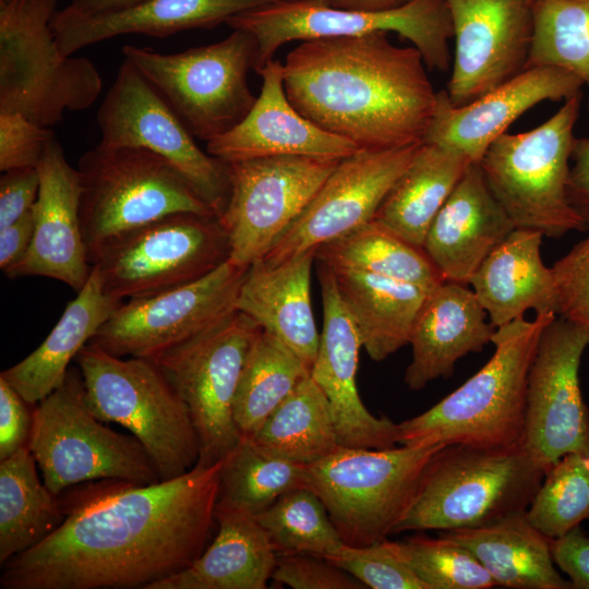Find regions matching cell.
I'll list each match as a JSON object with an SVG mask.
<instances>
[{
	"instance_id": "cell-1",
	"label": "cell",
	"mask_w": 589,
	"mask_h": 589,
	"mask_svg": "<svg viewBox=\"0 0 589 589\" xmlns=\"http://www.w3.org/2000/svg\"><path fill=\"white\" fill-rule=\"evenodd\" d=\"M220 462L167 481L100 479L58 494L63 522L2 564L1 589H151L189 567L216 524Z\"/></svg>"
},
{
	"instance_id": "cell-2",
	"label": "cell",
	"mask_w": 589,
	"mask_h": 589,
	"mask_svg": "<svg viewBox=\"0 0 589 589\" xmlns=\"http://www.w3.org/2000/svg\"><path fill=\"white\" fill-rule=\"evenodd\" d=\"M416 47L377 32L302 41L284 63L292 106L323 130L361 151L423 142L437 92Z\"/></svg>"
},
{
	"instance_id": "cell-3",
	"label": "cell",
	"mask_w": 589,
	"mask_h": 589,
	"mask_svg": "<svg viewBox=\"0 0 589 589\" xmlns=\"http://www.w3.org/2000/svg\"><path fill=\"white\" fill-rule=\"evenodd\" d=\"M556 316L538 313L495 328L490 360L433 407L398 423V444L521 446L529 369L544 327Z\"/></svg>"
},
{
	"instance_id": "cell-4",
	"label": "cell",
	"mask_w": 589,
	"mask_h": 589,
	"mask_svg": "<svg viewBox=\"0 0 589 589\" xmlns=\"http://www.w3.org/2000/svg\"><path fill=\"white\" fill-rule=\"evenodd\" d=\"M543 477L522 446L445 445L430 460L394 534L473 529L524 514Z\"/></svg>"
},
{
	"instance_id": "cell-5",
	"label": "cell",
	"mask_w": 589,
	"mask_h": 589,
	"mask_svg": "<svg viewBox=\"0 0 589 589\" xmlns=\"http://www.w3.org/2000/svg\"><path fill=\"white\" fill-rule=\"evenodd\" d=\"M75 360L94 414L130 431L156 464L160 481L196 465L200 444L188 407L154 361L116 357L92 344Z\"/></svg>"
},
{
	"instance_id": "cell-6",
	"label": "cell",
	"mask_w": 589,
	"mask_h": 589,
	"mask_svg": "<svg viewBox=\"0 0 589 589\" xmlns=\"http://www.w3.org/2000/svg\"><path fill=\"white\" fill-rule=\"evenodd\" d=\"M58 1L0 3V111L47 128L87 109L103 88L91 60L60 52L51 25Z\"/></svg>"
},
{
	"instance_id": "cell-7",
	"label": "cell",
	"mask_w": 589,
	"mask_h": 589,
	"mask_svg": "<svg viewBox=\"0 0 589 589\" xmlns=\"http://www.w3.org/2000/svg\"><path fill=\"white\" fill-rule=\"evenodd\" d=\"M444 446L378 449L338 445L305 466L308 486L324 503L345 544L370 545L394 534L430 460Z\"/></svg>"
},
{
	"instance_id": "cell-8",
	"label": "cell",
	"mask_w": 589,
	"mask_h": 589,
	"mask_svg": "<svg viewBox=\"0 0 589 589\" xmlns=\"http://www.w3.org/2000/svg\"><path fill=\"white\" fill-rule=\"evenodd\" d=\"M80 218L89 262L107 244L178 213L215 215L187 179L159 155L98 144L79 159Z\"/></svg>"
},
{
	"instance_id": "cell-9",
	"label": "cell",
	"mask_w": 589,
	"mask_h": 589,
	"mask_svg": "<svg viewBox=\"0 0 589 589\" xmlns=\"http://www.w3.org/2000/svg\"><path fill=\"white\" fill-rule=\"evenodd\" d=\"M580 96L566 99L532 130L502 134L479 161L489 189L516 228L550 238L589 228L566 191Z\"/></svg>"
},
{
	"instance_id": "cell-10",
	"label": "cell",
	"mask_w": 589,
	"mask_h": 589,
	"mask_svg": "<svg viewBox=\"0 0 589 589\" xmlns=\"http://www.w3.org/2000/svg\"><path fill=\"white\" fill-rule=\"evenodd\" d=\"M27 447L55 494L86 481H160L156 464L134 436L104 424L92 411L82 373L71 365L63 383L35 405Z\"/></svg>"
},
{
	"instance_id": "cell-11",
	"label": "cell",
	"mask_w": 589,
	"mask_h": 589,
	"mask_svg": "<svg viewBox=\"0 0 589 589\" xmlns=\"http://www.w3.org/2000/svg\"><path fill=\"white\" fill-rule=\"evenodd\" d=\"M122 52L191 134L206 143L240 123L255 103L247 76L254 69L256 41L245 31L178 53L132 45Z\"/></svg>"
},
{
	"instance_id": "cell-12",
	"label": "cell",
	"mask_w": 589,
	"mask_h": 589,
	"mask_svg": "<svg viewBox=\"0 0 589 589\" xmlns=\"http://www.w3.org/2000/svg\"><path fill=\"white\" fill-rule=\"evenodd\" d=\"M226 23L255 38V72L289 41L377 32L396 33L409 40L431 70L447 71L450 64L448 40L454 31L446 0H410L383 11L334 9L315 0H275Z\"/></svg>"
},
{
	"instance_id": "cell-13",
	"label": "cell",
	"mask_w": 589,
	"mask_h": 589,
	"mask_svg": "<svg viewBox=\"0 0 589 589\" xmlns=\"http://www.w3.org/2000/svg\"><path fill=\"white\" fill-rule=\"evenodd\" d=\"M229 253L217 216L178 213L121 236L91 264L105 293L123 302L197 280L228 261Z\"/></svg>"
},
{
	"instance_id": "cell-14",
	"label": "cell",
	"mask_w": 589,
	"mask_h": 589,
	"mask_svg": "<svg viewBox=\"0 0 589 589\" xmlns=\"http://www.w3.org/2000/svg\"><path fill=\"white\" fill-rule=\"evenodd\" d=\"M261 329L237 310L209 329L149 359L188 407L200 444L199 464L220 462L241 440L233 400L247 356Z\"/></svg>"
},
{
	"instance_id": "cell-15",
	"label": "cell",
	"mask_w": 589,
	"mask_h": 589,
	"mask_svg": "<svg viewBox=\"0 0 589 589\" xmlns=\"http://www.w3.org/2000/svg\"><path fill=\"white\" fill-rule=\"evenodd\" d=\"M340 160L273 156L226 163L229 197L218 219L229 261L248 268L264 259Z\"/></svg>"
},
{
	"instance_id": "cell-16",
	"label": "cell",
	"mask_w": 589,
	"mask_h": 589,
	"mask_svg": "<svg viewBox=\"0 0 589 589\" xmlns=\"http://www.w3.org/2000/svg\"><path fill=\"white\" fill-rule=\"evenodd\" d=\"M100 144L153 152L172 165L217 217L229 197L226 163L203 152L158 92L124 59L98 113Z\"/></svg>"
},
{
	"instance_id": "cell-17",
	"label": "cell",
	"mask_w": 589,
	"mask_h": 589,
	"mask_svg": "<svg viewBox=\"0 0 589 589\" xmlns=\"http://www.w3.org/2000/svg\"><path fill=\"white\" fill-rule=\"evenodd\" d=\"M248 268L228 260L192 283L123 301L88 344L116 357L154 359L236 312Z\"/></svg>"
},
{
	"instance_id": "cell-18",
	"label": "cell",
	"mask_w": 589,
	"mask_h": 589,
	"mask_svg": "<svg viewBox=\"0 0 589 589\" xmlns=\"http://www.w3.org/2000/svg\"><path fill=\"white\" fill-rule=\"evenodd\" d=\"M589 332L557 315L543 329L527 382L521 446L544 471L568 453L589 456V408L579 368Z\"/></svg>"
},
{
	"instance_id": "cell-19",
	"label": "cell",
	"mask_w": 589,
	"mask_h": 589,
	"mask_svg": "<svg viewBox=\"0 0 589 589\" xmlns=\"http://www.w3.org/2000/svg\"><path fill=\"white\" fill-rule=\"evenodd\" d=\"M419 144L359 151L342 158L263 261L278 264L339 238L374 218Z\"/></svg>"
},
{
	"instance_id": "cell-20",
	"label": "cell",
	"mask_w": 589,
	"mask_h": 589,
	"mask_svg": "<svg viewBox=\"0 0 589 589\" xmlns=\"http://www.w3.org/2000/svg\"><path fill=\"white\" fill-rule=\"evenodd\" d=\"M534 0H446L455 38L448 98L458 107L526 69Z\"/></svg>"
},
{
	"instance_id": "cell-21",
	"label": "cell",
	"mask_w": 589,
	"mask_h": 589,
	"mask_svg": "<svg viewBox=\"0 0 589 589\" xmlns=\"http://www.w3.org/2000/svg\"><path fill=\"white\" fill-rule=\"evenodd\" d=\"M317 278L323 328L310 375L328 399L338 443L349 447H394L398 444V424L373 416L359 396L357 371L362 342L339 296L333 271L318 262Z\"/></svg>"
},
{
	"instance_id": "cell-22",
	"label": "cell",
	"mask_w": 589,
	"mask_h": 589,
	"mask_svg": "<svg viewBox=\"0 0 589 589\" xmlns=\"http://www.w3.org/2000/svg\"><path fill=\"white\" fill-rule=\"evenodd\" d=\"M39 192L33 212L35 229L26 254L3 274L11 279L40 276L79 292L93 266L82 235L81 177L53 137L36 166Z\"/></svg>"
},
{
	"instance_id": "cell-23",
	"label": "cell",
	"mask_w": 589,
	"mask_h": 589,
	"mask_svg": "<svg viewBox=\"0 0 589 589\" xmlns=\"http://www.w3.org/2000/svg\"><path fill=\"white\" fill-rule=\"evenodd\" d=\"M582 85L578 77L561 69L533 67L462 106H453L447 91H438L423 142L479 163L489 146L522 113L545 100H566L579 94Z\"/></svg>"
},
{
	"instance_id": "cell-24",
	"label": "cell",
	"mask_w": 589,
	"mask_h": 589,
	"mask_svg": "<svg viewBox=\"0 0 589 589\" xmlns=\"http://www.w3.org/2000/svg\"><path fill=\"white\" fill-rule=\"evenodd\" d=\"M257 73L263 79L260 96L240 123L207 142L209 155L231 163L273 156L342 159L361 151L323 130L292 106L279 60H269Z\"/></svg>"
},
{
	"instance_id": "cell-25",
	"label": "cell",
	"mask_w": 589,
	"mask_h": 589,
	"mask_svg": "<svg viewBox=\"0 0 589 589\" xmlns=\"http://www.w3.org/2000/svg\"><path fill=\"white\" fill-rule=\"evenodd\" d=\"M516 228L471 163L433 219L423 249L445 281L468 285L483 260Z\"/></svg>"
},
{
	"instance_id": "cell-26",
	"label": "cell",
	"mask_w": 589,
	"mask_h": 589,
	"mask_svg": "<svg viewBox=\"0 0 589 589\" xmlns=\"http://www.w3.org/2000/svg\"><path fill=\"white\" fill-rule=\"evenodd\" d=\"M469 285L443 281L428 291L417 315L410 342L412 359L405 383L420 390L449 377L456 362L490 344L495 327Z\"/></svg>"
},
{
	"instance_id": "cell-27",
	"label": "cell",
	"mask_w": 589,
	"mask_h": 589,
	"mask_svg": "<svg viewBox=\"0 0 589 589\" xmlns=\"http://www.w3.org/2000/svg\"><path fill=\"white\" fill-rule=\"evenodd\" d=\"M314 261L315 251L278 264L260 260L248 268L237 299V310L284 342L310 372L321 336L311 301Z\"/></svg>"
},
{
	"instance_id": "cell-28",
	"label": "cell",
	"mask_w": 589,
	"mask_h": 589,
	"mask_svg": "<svg viewBox=\"0 0 589 589\" xmlns=\"http://www.w3.org/2000/svg\"><path fill=\"white\" fill-rule=\"evenodd\" d=\"M543 237L537 230L515 228L471 276L468 285L495 328L530 309L558 315L554 275L541 257Z\"/></svg>"
},
{
	"instance_id": "cell-29",
	"label": "cell",
	"mask_w": 589,
	"mask_h": 589,
	"mask_svg": "<svg viewBox=\"0 0 589 589\" xmlns=\"http://www.w3.org/2000/svg\"><path fill=\"white\" fill-rule=\"evenodd\" d=\"M275 0H146L121 11L68 17L56 12L51 25L63 56L125 34L153 37L192 28H211L230 17Z\"/></svg>"
},
{
	"instance_id": "cell-30",
	"label": "cell",
	"mask_w": 589,
	"mask_h": 589,
	"mask_svg": "<svg viewBox=\"0 0 589 589\" xmlns=\"http://www.w3.org/2000/svg\"><path fill=\"white\" fill-rule=\"evenodd\" d=\"M217 533L213 542L185 569L151 589H266L277 552L256 518L215 509Z\"/></svg>"
},
{
	"instance_id": "cell-31",
	"label": "cell",
	"mask_w": 589,
	"mask_h": 589,
	"mask_svg": "<svg viewBox=\"0 0 589 589\" xmlns=\"http://www.w3.org/2000/svg\"><path fill=\"white\" fill-rule=\"evenodd\" d=\"M121 302L107 296L96 269L65 306L46 339L31 354L1 372L29 405H36L64 381L72 360L96 335Z\"/></svg>"
},
{
	"instance_id": "cell-32",
	"label": "cell",
	"mask_w": 589,
	"mask_h": 589,
	"mask_svg": "<svg viewBox=\"0 0 589 589\" xmlns=\"http://www.w3.org/2000/svg\"><path fill=\"white\" fill-rule=\"evenodd\" d=\"M330 269L362 348L372 360L383 361L409 345L417 315L430 289L368 272Z\"/></svg>"
},
{
	"instance_id": "cell-33",
	"label": "cell",
	"mask_w": 589,
	"mask_h": 589,
	"mask_svg": "<svg viewBox=\"0 0 589 589\" xmlns=\"http://www.w3.org/2000/svg\"><path fill=\"white\" fill-rule=\"evenodd\" d=\"M442 536L469 550L497 586L512 589H573L555 567L550 539L533 527L526 513L494 524Z\"/></svg>"
},
{
	"instance_id": "cell-34",
	"label": "cell",
	"mask_w": 589,
	"mask_h": 589,
	"mask_svg": "<svg viewBox=\"0 0 589 589\" xmlns=\"http://www.w3.org/2000/svg\"><path fill=\"white\" fill-rule=\"evenodd\" d=\"M470 164L456 152L422 142L373 219L423 248L433 219Z\"/></svg>"
},
{
	"instance_id": "cell-35",
	"label": "cell",
	"mask_w": 589,
	"mask_h": 589,
	"mask_svg": "<svg viewBox=\"0 0 589 589\" xmlns=\"http://www.w3.org/2000/svg\"><path fill=\"white\" fill-rule=\"evenodd\" d=\"M27 446L0 460V565L35 546L64 520Z\"/></svg>"
},
{
	"instance_id": "cell-36",
	"label": "cell",
	"mask_w": 589,
	"mask_h": 589,
	"mask_svg": "<svg viewBox=\"0 0 589 589\" xmlns=\"http://www.w3.org/2000/svg\"><path fill=\"white\" fill-rule=\"evenodd\" d=\"M315 261L330 268L368 272L425 289L445 281L422 247L375 219L317 247Z\"/></svg>"
},
{
	"instance_id": "cell-37",
	"label": "cell",
	"mask_w": 589,
	"mask_h": 589,
	"mask_svg": "<svg viewBox=\"0 0 589 589\" xmlns=\"http://www.w3.org/2000/svg\"><path fill=\"white\" fill-rule=\"evenodd\" d=\"M250 438L267 453L302 466L323 459L339 445L328 399L311 375Z\"/></svg>"
},
{
	"instance_id": "cell-38",
	"label": "cell",
	"mask_w": 589,
	"mask_h": 589,
	"mask_svg": "<svg viewBox=\"0 0 589 589\" xmlns=\"http://www.w3.org/2000/svg\"><path fill=\"white\" fill-rule=\"evenodd\" d=\"M309 375L292 350L261 329L247 356L233 400V419L241 436L252 437Z\"/></svg>"
},
{
	"instance_id": "cell-39",
	"label": "cell",
	"mask_w": 589,
	"mask_h": 589,
	"mask_svg": "<svg viewBox=\"0 0 589 589\" xmlns=\"http://www.w3.org/2000/svg\"><path fill=\"white\" fill-rule=\"evenodd\" d=\"M308 486L305 466L280 458L241 436L220 461L216 508L256 516L284 493Z\"/></svg>"
},
{
	"instance_id": "cell-40",
	"label": "cell",
	"mask_w": 589,
	"mask_h": 589,
	"mask_svg": "<svg viewBox=\"0 0 589 589\" xmlns=\"http://www.w3.org/2000/svg\"><path fill=\"white\" fill-rule=\"evenodd\" d=\"M552 67L589 85V0H534L526 69Z\"/></svg>"
},
{
	"instance_id": "cell-41",
	"label": "cell",
	"mask_w": 589,
	"mask_h": 589,
	"mask_svg": "<svg viewBox=\"0 0 589 589\" xmlns=\"http://www.w3.org/2000/svg\"><path fill=\"white\" fill-rule=\"evenodd\" d=\"M254 517L280 554L327 557L344 544L324 503L309 486L284 493Z\"/></svg>"
},
{
	"instance_id": "cell-42",
	"label": "cell",
	"mask_w": 589,
	"mask_h": 589,
	"mask_svg": "<svg viewBox=\"0 0 589 589\" xmlns=\"http://www.w3.org/2000/svg\"><path fill=\"white\" fill-rule=\"evenodd\" d=\"M526 517L549 539L562 537L589 519V456L568 453L552 464Z\"/></svg>"
},
{
	"instance_id": "cell-43",
	"label": "cell",
	"mask_w": 589,
	"mask_h": 589,
	"mask_svg": "<svg viewBox=\"0 0 589 589\" xmlns=\"http://www.w3.org/2000/svg\"><path fill=\"white\" fill-rule=\"evenodd\" d=\"M399 556L428 589H489L497 586L490 573L464 545L441 534H417L394 542Z\"/></svg>"
},
{
	"instance_id": "cell-44",
	"label": "cell",
	"mask_w": 589,
	"mask_h": 589,
	"mask_svg": "<svg viewBox=\"0 0 589 589\" xmlns=\"http://www.w3.org/2000/svg\"><path fill=\"white\" fill-rule=\"evenodd\" d=\"M325 558L356 577L366 588L428 589L396 552L394 541L387 539L364 546L344 543L336 553Z\"/></svg>"
},
{
	"instance_id": "cell-45",
	"label": "cell",
	"mask_w": 589,
	"mask_h": 589,
	"mask_svg": "<svg viewBox=\"0 0 589 589\" xmlns=\"http://www.w3.org/2000/svg\"><path fill=\"white\" fill-rule=\"evenodd\" d=\"M558 299V315L589 332V236L551 267Z\"/></svg>"
},
{
	"instance_id": "cell-46",
	"label": "cell",
	"mask_w": 589,
	"mask_h": 589,
	"mask_svg": "<svg viewBox=\"0 0 589 589\" xmlns=\"http://www.w3.org/2000/svg\"><path fill=\"white\" fill-rule=\"evenodd\" d=\"M272 579L293 589H363L356 577L329 560L309 553H277Z\"/></svg>"
},
{
	"instance_id": "cell-47",
	"label": "cell",
	"mask_w": 589,
	"mask_h": 589,
	"mask_svg": "<svg viewBox=\"0 0 589 589\" xmlns=\"http://www.w3.org/2000/svg\"><path fill=\"white\" fill-rule=\"evenodd\" d=\"M55 137L19 112L0 111V170L36 167L47 144Z\"/></svg>"
},
{
	"instance_id": "cell-48",
	"label": "cell",
	"mask_w": 589,
	"mask_h": 589,
	"mask_svg": "<svg viewBox=\"0 0 589 589\" xmlns=\"http://www.w3.org/2000/svg\"><path fill=\"white\" fill-rule=\"evenodd\" d=\"M23 397L0 376V460L27 446L33 410Z\"/></svg>"
},
{
	"instance_id": "cell-49",
	"label": "cell",
	"mask_w": 589,
	"mask_h": 589,
	"mask_svg": "<svg viewBox=\"0 0 589 589\" xmlns=\"http://www.w3.org/2000/svg\"><path fill=\"white\" fill-rule=\"evenodd\" d=\"M39 184L36 167L3 171L0 178V229L32 209L38 196Z\"/></svg>"
},
{
	"instance_id": "cell-50",
	"label": "cell",
	"mask_w": 589,
	"mask_h": 589,
	"mask_svg": "<svg viewBox=\"0 0 589 589\" xmlns=\"http://www.w3.org/2000/svg\"><path fill=\"white\" fill-rule=\"evenodd\" d=\"M550 545L555 565L568 576L573 589H589V536L580 526L550 539Z\"/></svg>"
},
{
	"instance_id": "cell-51",
	"label": "cell",
	"mask_w": 589,
	"mask_h": 589,
	"mask_svg": "<svg viewBox=\"0 0 589 589\" xmlns=\"http://www.w3.org/2000/svg\"><path fill=\"white\" fill-rule=\"evenodd\" d=\"M566 191L569 204L589 226V135L574 141Z\"/></svg>"
},
{
	"instance_id": "cell-52",
	"label": "cell",
	"mask_w": 589,
	"mask_h": 589,
	"mask_svg": "<svg viewBox=\"0 0 589 589\" xmlns=\"http://www.w3.org/2000/svg\"><path fill=\"white\" fill-rule=\"evenodd\" d=\"M34 229L33 207L11 225L0 229V268L3 273L26 254L33 241Z\"/></svg>"
},
{
	"instance_id": "cell-53",
	"label": "cell",
	"mask_w": 589,
	"mask_h": 589,
	"mask_svg": "<svg viewBox=\"0 0 589 589\" xmlns=\"http://www.w3.org/2000/svg\"><path fill=\"white\" fill-rule=\"evenodd\" d=\"M144 1L146 0H71L58 13L68 17H86L121 11Z\"/></svg>"
},
{
	"instance_id": "cell-54",
	"label": "cell",
	"mask_w": 589,
	"mask_h": 589,
	"mask_svg": "<svg viewBox=\"0 0 589 589\" xmlns=\"http://www.w3.org/2000/svg\"><path fill=\"white\" fill-rule=\"evenodd\" d=\"M316 2L341 10L383 11L401 7L410 0H315Z\"/></svg>"
},
{
	"instance_id": "cell-55",
	"label": "cell",
	"mask_w": 589,
	"mask_h": 589,
	"mask_svg": "<svg viewBox=\"0 0 589 589\" xmlns=\"http://www.w3.org/2000/svg\"><path fill=\"white\" fill-rule=\"evenodd\" d=\"M7 1H9V0H0V3H4V2H7Z\"/></svg>"
}]
</instances>
